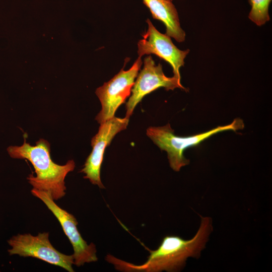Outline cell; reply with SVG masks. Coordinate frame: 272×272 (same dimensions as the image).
I'll list each match as a JSON object with an SVG mask.
<instances>
[{"instance_id":"6da1fadb","label":"cell","mask_w":272,"mask_h":272,"mask_svg":"<svg viewBox=\"0 0 272 272\" xmlns=\"http://www.w3.org/2000/svg\"><path fill=\"white\" fill-rule=\"evenodd\" d=\"M212 230V219L200 216V226L193 237L185 240L178 236L164 237L157 249L149 250L147 260L142 264L128 262L109 254L105 259L122 271H179L185 267L188 257H200Z\"/></svg>"},{"instance_id":"7a4b0ae2","label":"cell","mask_w":272,"mask_h":272,"mask_svg":"<svg viewBox=\"0 0 272 272\" xmlns=\"http://www.w3.org/2000/svg\"><path fill=\"white\" fill-rule=\"evenodd\" d=\"M7 150L11 157L26 159L31 163L36 175L31 174L27 179L33 188L48 192L54 200L64 196L65 178L76 166L73 160L63 165L53 162L50 156V144L43 139L36 142L35 146H31L25 139L22 146H11Z\"/></svg>"},{"instance_id":"3957f363","label":"cell","mask_w":272,"mask_h":272,"mask_svg":"<svg viewBox=\"0 0 272 272\" xmlns=\"http://www.w3.org/2000/svg\"><path fill=\"white\" fill-rule=\"evenodd\" d=\"M244 127L243 121L240 118H236L230 124L219 126L203 133L179 137L174 134L170 124L168 123L163 126L149 127L147 129V135L161 150L167 152L170 167L174 171L178 172L182 167L190 163L183 155L186 149L198 145L217 133L229 130L236 131Z\"/></svg>"},{"instance_id":"277c9868","label":"cell","mask_w":272,"mask_h":272,"mask_svg":"<svg viewBox=\"0 0 272 272\" xmlns=\"http://www.w3.org/2000/svg\"><path fill=\"white\" fill-rule=\"evenodd\" d=\"M142 64L141 57L139 56L129 70L125 71L123 67L110 80L96 89L95 93L102 106L95 118L99 124L114 117L118 108L130 96Z\"/></svg>"},{"instance_id":"5b68a950","label":"cell","mask_w":272,"mask_h":272,"mask_svg":"<svg viewBox=\"0 0 272 272\" xmlns=\"http://www.w3.org/2000/svg\"><path fill=\"white\" fill-rule=\"evenodd\" d=\"M31 193L40 199L58 220L74 249V264L77 266L85 263L97 261V250L93 243L88 244L77 228L78 223L72 214L59 207L47 191L33 188Z\"/></svg>"},{"instance_id":"8992f818","label":"cell","mask_w":272,"mask_h":272,"mask_svg":"<svg viewBox=\"0 0 272 272\" xmlns=\"http://www.w3.org/2000/svg\"><path fill=\"white\" fill-rule=\"evenodd\" d=\"M12 248L10 254L22 257H32L50 264L60 266L69 272H73L74 256L66 255L56 250L49 240V233L18 234L8 241Z\"/></svg>"},{"instance_id":"52a82bcc","label":"cell","mask_w":272,"mask_h":272,"mask_svg":"<svg viewBox=\"0 0 272 272\" xmlns=\"http://www.w3.org/2000/svg\"><path fill=\"white\" fill-rule=\"evenodd\" d=\"M161 87L166 91L176 88L186 91L180 80L174 76H166L162 65L160 63L156 65L152 56H147L144 60V66L138 74L131 94L126 104L125 117L129 118L135 106L146 95Z\"/></svg>"},{"instance_id":"ba28073f","label":"cell","mask_w":272,"mask_h":272,"mask_svg":"<svg viewBox=\"0 0 272 272\" xmlns=\"http://www.w3.org/2000/svg\"><path fill=\"white\" fill-rule=\"evenodd\" d=\"M128 122L129 118L125 117L114 116L100 124L98 132L91 140L92 152L80 172L85 174L84 178L100 188H105L100 177L105 150L116 134L126 128Z\"/></svg>"},{"instance_id":"9c48e42d","label":"cell","mask_w":272,"mask_h":272,"mask_svg":"<svg viewBox=\"0 0 272 272\" xmlns=\"http://www.w3.org/2000/svg\"><path fill=\"white\" fill-rule=\"evenodd\" d=\"M146 22L148 29L138 43L139 56L151 54L159 56L171 65L173 76L181 80L179 69L184 65V59L190 50H180L173 44L170 37L160 33L149 19Z\"/></svg>"},{"instance_id":"30bf717a","label":"cell","mask_w":272,"mask_h":272,"mask_svg":"<svg viewBox=\"0 0 272 272\" xmlns=\"http://www.w3.org/2000/svg\"><path fill=\"white\" fill-rule=\"evenodd\" d=\"M149 9L153 18L162 21L166 26V34L178 42L185 39V32L182 29L176 9L169 0H143Z\"/></svg>"},{"instance_id":"8fae6325","label":"cell","mask_w":272,"mask_h":272,"mask_svg":"<svg viewBox=\"0 0 272 272\" xmlns=\"http://www.w3.org/2000/svg\"><path fill=\"white\" fill-rule=\"evenodd\" d=\"M271 0H249L251 6L248 18L258 26L269 21V6Z\"/></svg>"},{"instance_id":"7c38bea8","label":"cell","mask_w":272,"mask_h":272,"mask_svg":"<svg viewBox=\"0 0 272 272\" xmlns=\"http://www.w3.org/2000/svg\"><path fill=\"white\" fill-rule=\"evenodd\" d=\"M169 1H172V0H169Z\"/></svg>"}]
</instances>
